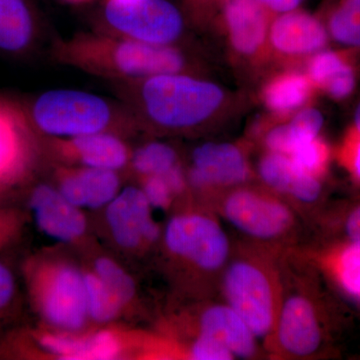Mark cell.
Masks as SVG:
<instances>
[{"label": "cell", "instance_id": "6da1fadb", "mask_svg": "<svg viewBox=\"0 0 360 360\" xmlns=\"http://www.w3.org/2000/svg\"><path fill=\"white\" fill-rule=\"evenodd\" d=\"M52 58L89 75L123 82L186 68V58L170 45L135 41L110 32H82L52 44Z\"/></svg>", "mask_w": 360, "mask_h": 360}, {"label": "cell", "instance_id": "7a4b0ae2", "mask_svg": "<svg viewBox=\"0 0 360 360\" xmlns=\"http://www.w3.org/2000/svg\"><path fill=\"white\" fill-rule=\"evenodd\" d=\"M117 89L137 127L167 130L198 127L224 101V92L217 85L180 72L118 82Z\"/></svg>", "mask_w": 360, "mask_h": 360}, {"label": "cell", "instance_id": "3957f363", "mask_svg": "<svg viewBox=\"0 0 360 360\" xmlns=\"http://www.w3.org/2000/svg\"><path fill=\"white\" fill-rule=\"evenodd\" d=\"M224 302L269 347L283 298L281 269L262 248L232 252L221 274Z\"/></svg>", "mask_w": 360, "mask_h": 360}, {"label": "cell", "instance_id": "277c9868", "mask_svg": "<svg viewBox=\"0 0 360 360\" xmlns=\"http://www.w3.org/2000/svg\"><path fill=\"white\" fill-rule=\"evenodd\" d=\"M34 134L49 139L136 129L134 116L124 105L75 89H52L37 96L25 108Z\"/></svg>", "mask_w": 360, "mask_h": 360}, {"label": "cell", "instance_id": "5b68a950", "mask_svg": "<svg viewBox=\"0 0 360 360\" xmlns=\"http://www.w3.org/2000/svg\"><path fill=\"white\" fill-rule=\"evenodd\" d=\"M25 277L33 304L47 324L65 333L84 328L89 319L84 272L68 264L30 262Z\"/></svg>", "mask_w": 360, "mask_h": 360}, {"label": "cell", "instance_id": "8992f818", "mask_svg": "<svg viewBox=\"0 0 360 360\" xmlns=\"http://www.w3.org/2000/svg\"><path fill=\"white\" fill-rule=\"evenodd\" d=\"M163 240L172 257L210 276H221L232 255L226 232L206 212L175 214L165 226Z\"/></svg>", "mask_w": 360, "mask_h": 360}, {"label": "cell", "instance_id": "52a82bcc", "mask_svg": "<svg viewBox=\"0 0 360 360\" xmlns=\"http://www.w3.org/2000/svg\"><path fill=\"white\" fill-rule=\"evenodd\" d=\"M217 206L227 222L257 243H276L296 227L295 212L288 203L257 189L234 187Z\"/></svg>", "mask_w": 360, "mask_h": 360}, {"label": "cell", "instance_id": "ba28073f", "mask_svg": "<svg viewBox=\"0 0 360 360\" xmlns=\"http://www.w3.org/2000/svg\"><path fill=\"white\" fill-rule=\"evenodd\" d=\"M103 20L108 32L153 45H170L184 30L181 14L167 0H106Z\"/></svg>", "mask_w": 360, "mask_h": 360}, {"label": "cell", "instance_id": "9c48e42d", "mask_svg": "<svg viewBox=\"0 0 360 360\" xmlns=\"http://www.w3.org/2000/svg\"><path fill=\"white\" fill-rule=\"evenodd\" d=\"M328 342V326L321 307L309 293L284 296L269 349L279 356L305 359L321 355Z\"/></svg>", "mask_w": 360, "mask_h": 360}, {"label": "cell", "instance_id": "30bf717a", "mask_svg": "<svg viewBox=\"0 0 360 360\" xmlns=\"http://www.w3.org/2000/svg\"><path fill=\"white\" fill-rule=\"evenodd\" d=\"M105 208L111 236L125 250L150 245L160 238V229L153 217V208L141 188H122Z\"/></svg>", "mask_w": 360, "mask_h": 360}, {"label": "cell", "instance_id": "8fae6325", "mask_svg": "<svg viewBox=\"0 0 360 360\" xmlns=\"http://www.w3.org/2000/svg\"><path fill=\"white\" fill-rule=\"evenodd\" d=\"M187 181L200 191L238 187L250 179L243 151L231 143L202 144L194 149Z\"/></svg>", "mask_w": 360, "mask_h": 360}, {"label": "cell", "instance_id": "7c38bea8", "mask_svg": "<svg viewBox=\"0 0 360 360\" xmlns=\"http://www.w3.org/2000/svg\"><path fill=\"white\" fill-rule=\"evenodd\" d=\"M27 202L35 224L47 238L73 243L86 231L82 208L66 200L58 187L37 184L30 191Z\"/></svg>", "mask_w": 360, "mask_h": 360}, {"label": "cell", "instance_id": "4fadbf2b", "mask_svg": "<svg viewBox=\"0 0 360 360\" xmlns=\"http://www.w3.org/2000/svg\"><path fill=\"white\" fill-rule=\"evenodd\" d=\"M34 134L25 108L0 101V186L25 176L33 158Z\"/></svg>", "mask_w": 360, "mask_h": 360}, {"label": "cell", "instance_id": "5bb4252c", "mask_svg": "<svg viewBox=\"0 0 360 360\" xmlns=\"http://www.w3.org/2000/svg\"><path fill=\"white\" fill-rule=\"evenodd\" d=\"M51 148L63 160L75 162L79 167L122 169L129 165L131 153L120 135L111 132H98L72 137L51 139Z\"/></svg>", "mask_w": 360, "mask_h": 360}, {"label": "cell", "instance_id": "9a60e30c", "mask_svg": "<svg viewBox=\"0 0 360 360\" xmlns=\"http://www.w3.org/2000/svg\"><path fill=\"white\" fill-rule=\"evenodd\" d=\"M58 189L73 205L84 210L106 207L122 191L118 172L94 167L60 168Z\"/></svg>", "mask_w": 360, "mask_h": 360}, {"label": "cell", "instance_id": "2e32d148", "mask_svg": "<svg viewBox=\"0 0 360 360\" xmlns=\"http://www.w3.org/2000/svg\"><path fill=\"white\" fill-rule=\"evenodd\" d=\"M217 340L233 354L234 359H257L258 340L250 326L227 303L208 305L198 319V333Z\"/></svg>", "mask_w": 360, "mask_h": 360}, {"label": "cell", "instance_id": "e0dca14e", "mask_svg": "<svg viewBox=\"0 0 360 360\" xmlns=\"http://www.w3.org/2000/svg\"><path fill=\"white\" fill-rule=\"evenodd\" d=\"M40 350L63 360H111L122 354L118 336L110 330H101L89 335L71 333H40L33 336Z\"/></svg>", "mask_w": 360, "mask_h": 360}, {"label": "cell", "instance_id": "ac0fdd59", "mask_svg": "<svg viewBox=\"0 0 360 360\" xmlns=\"http://www.w3.org/2000/svg\"><path fill=\"white\" fill-rule=\"evenodd\" d=\"M258 172L262 181L272 191L298 205H316L322 198L321 177L296 167L288 155L270 151L260 160Z\"/></svg>", "mask_w": 360, "mask_h": 360}, {"label": "cell", "instance_id": "d6986e66", "mask_svg": "<svg viewBox=\"0 0 360 360\" xmlns=\"http://www.w3.org/2000/svg\"><path fill=\"white\" fill-rule=\"evenodd\" d=\"M39 35V16L32 0H0V52L27 53Z\"/></svg>", "mask_w": 360, "mask_h": 360}, {"label": "cell", "instance_id": "ffe728a7", "mask_svg": "<svg viewBox=\"0 0 360 360\" xmlns=\"http://www.w3.org/2000/svg\"><path fill=\"white\" fill-rule=\"evenodd\" d=\"M270 39L279 51L304 54L321 51L328 42L323 25L309 14L291 11L279 16L271 26Z\"/></svg>", "mask_w": 360, "mask_h": 360}, {"label": "cell", "instance_id": "44dd1931", "mask_svg": "<svg viewBox=\"0 0 360 360\" xmlns=\"http://www.w3.org/2000/svg\"><path fill=\"white\" fill-rule=\"evenodd\" d=\"M315 259L331 283L360 305V243L335 241L319 251Z\"/></svg>", "mask_w": 360, "mask_h": 360}, {"label": "cell", "instance_id": "7402d4cb", "mask_svg": "<svg viewBox=\"0 0 360 360\" xmlns=\"http://www.w3.org/2000/svg\"><path fill=\"white\" fill-rule=\"evenodd\" d=\"M225 18L234 49L250 54L264 44L266 35V15L257 0H229Z\"/></svg>", "mask_w": 360, "mask_h": 360}, {"label": "cell", "instance_id": "603a6c76", "mask_svg": "<svg viewBox=\"0 0 360 360\" xmlns=\"http://www.w3.org/2000/svg\"><path fill=\"white\" fill-rule=\"evenodd\" d=\"M311 82L309 77L290 73L270 82L264 90V101L270 110L285 113L302 106L309 98Z\"/></svg>", "mask_w": 360, "mask_h": 360}, {"label": "cell", "instance_id": "cb8c5ba5", "mask_svg": "<svg viewBox=\"0 0 360 360\" xmlns=\"http://www.w3.org/2000/svg\"><path fill=\"white\" fill-rule=\"evenodd\" d=\"M129 165L135 174L143 177L162 175L179 165L176 151L162 142L144 144L131 153Z\"/></svg>", "mask_w": 360, "mask_h": 360}, {"label": "cell", "instance_id": "d4e9b609", "mask_svg": "<svg viewBox=\"0 0 360 360\" xmlns=\"http://www.w3.org/2000/svg\"><path fill=\"white\" fill-rule=\"evenodd\" d=\"M84 283L89 319L98 323L113 321L122 311V303L94 271L84 274Z\"/></svg>", "mask_w": 360, "mask_h": 360}, {"label": "cell", "instance_id": "484cf974", "mask_svg": "<svg viewBox=\"0 0 360 360\" xmlns=\"http://www.w3.org/2000/svg\"><path fill=\"white\" fill-rule=\"evenodd\" d=\"M92 271L122 303L134 300L136 288L132 277L122 267L108 257L97 258Z\"/></svg>", "mask_w": 360, "mask_h": 360}, {"label": "cell", "instance_id": "4316f807", "mask_svg": "<svg viewBox=\"0 0 360 360\" xmlns=\"http://www.w3.org/2000/svg\"><path fill=\"white\" fill-rule=\"evenodd\" d=\"M352 70L354 68L345 54L321 51L310 60L309 77L310 82L324 89L329 84Z\"/></svg>", "mask_w": 360, "mask_h": 360}, {"label": "cell", "instance_id": "83f0119b", "mask_svg": "<svg viewBox=\"0 0 360 360\" xmlns=\"http://www.w3.org/2000/svg\"><path fill=\"white\" fill-rule=\"evenodd\" d=\"M288 156L295 167L302 172L321 177L328 167L329 149L319 137H316L296 146Z\"/></svg>", "mask_w": 360, "mask_h": 360}, {"label": "cell", "instance_id": "f1b7e54d", "mask_svg": "<svg viewBox=\"0 0 360 360\" xmlns=\"http://www.w3.org/2000/svg\"><path fill=\"white\" fill-rule=\"evenodd\" d=\"M18 283L15 274L4 260L0 259V329L13 316L18 302Z\"/></svg>", "mask_w": 360, "mask_h": 360}, {"label": "cell", "instance_id": "f546056e", "mask_svg": "<svg viewBox=\"0 0 360 360\" xmlns=\"http://www.w3.org/2000/svg\"><path fill=\"white\" fill-rule=\"evenodd\" d=\"M186 356L193 360L236 359L233 354L221 343L200 335H196L186 348Z\"/></svg>", "mask_w": 360, "mask_h": 360}, {"label": "cell", "instance_id": "4dcf8cb0", "mask_svg": "<svg viewBox=\"0 0 360 360\" xmlns=\"http://www.w3.org/2000/svg\"><path fill=\"white\" fill-rule=\"evenodd\" d=\"M323 124V117L319 110L309 108L300 111L290 123L291 129L298 141V146L302 142L319 137Z\"/></svg>", "mask_w": 360, "mask_h": 360}, {"label": "cell", "instance_id": "1f68e13d", "mask_svg": "<svg viewBox=\"0 0 360 360\" xmlns=\"http://www.w3.org/2000/svg\"><path fill=\"white\" fill-rule=\"evenodd\" d=\"M141 189L153 210H167L175 196L160 175L143 177Z\"/></svg>", "mask_w": 360, "mask_h": 360}, {"label": "cell", "instance_id": "d6a6232c", "mask_svg": "<svg viewBox=\"0 0 360 360\" xmlns=\"http://www.w3.org/2000/svg\"><path fill=\"white\" fill-rule=\"evenodd\" d=\"M338 231L340 232L338 241L360 243V202L343 212L338 220Z\"/></svg>", "mask_w": 360, "mask_h": 360}, {"label": "cell", "instance_id": "836d02e7", "mask_svg": "<svg viewBox=\"0 0 360 360\" xmlns=\"http://www.w3.org/2000/svg\"><path fill=\"white\" fill-rule=\"evenodd\" d=\"M341 158L355 181L360 184V134L354 127L345 139Z\"/></svg>", "mask_w": 360, "mask_h": 360}, {"label": "cell", "instance_id": "e575fe53", "mask_svg": "<svg viewBox=\"0 0 360 360\" xmlns=\"http://www.w3.org/2000/svg\"><path fill=\"white\" fill-rule=\"evenodd\" d=\"M22 219L14 210H0V250L13 243L21 231Z\"/></svg>", "mask_w": 360, "mask_h": 360}, {"label": "cell", "instance_id": "d590c367", "mask_svg": "<svg viewBox=\"0 0 360 360\" xmlns=\"http://www.w3.org/2000/svg\"><path fill=\"white\" fill-rule=\"evenodd\" d=\"M160 176L165 179L175 196L179 195L186 189L187 179L179 165H175L174 167L168 170L165 174L160 175Z\"/></svg>", "mask_w": 360, "mask_h": 360}, {"label": "cell", "instance_id": "8d00e7d4", "mask_svg": "<svg viewBox=\"0 0 360 360\" xmlns=\"http://www.w3.org/2000/svg\"><path fill=\"white\" fill-rule=\"evenodd\" d=\"M302 1V0H272L269 7L276 13H288L295 11Z\"/></svg>", "mask_w": 360, "mask_h": 360}, {"label": "cell", "instance_id": "74e56055", "mask_svg": "<svg viewBox=\"0 0 360 360\" xmlns=\"http://www.w3.org/2000/svg\"><path fill=\"white\" fill-rule=\"evenodd\" d=\"M354 129L360 134V101L356 105L354 111Z\"/></svg>", "mask_w": 360, "mask_h": 360}, {"label": "cell", "instance_id": "f35d334b", "mask_svg": "<svg viewBox=\"0 0 360 360\" xmlns=\"http://www.w3.org/2000/svg\"><path fill=\"white\" fill-rule=\"evenodd\" d=\"M66 2H70V4H84V2L89 1V0H65Z\"/></svg>", "mask_w": 360, "mask_h": 360}, {"label": "cell", "instance_id": "ab89813d", "mask_svg": "<svg viewBox=\"0 0 360 360\" xmlns=\"http://www.w3.org/2000/svg\"><path fill=\"white\" fill-rule=\"evenodd\" d=\"M258 2H260V4H262V6H269L270 2L272 1V0H257Z\"/></svg>", "mask_w": 360, "mask_h": 360}, {"label": "cell", "instance_id": "60d3db41", "mask_svg": "<svg viewBox=\"0 0 360 360\" xmlns=\"http://www.w3.org/2000/svg\"><path fill=\"white\" fill-rule=\"evenodd\" d=\"M0 187H1V186H0Z\"/></svg>", "mask_w": 360, "mask_h": 360}]
</instances>
